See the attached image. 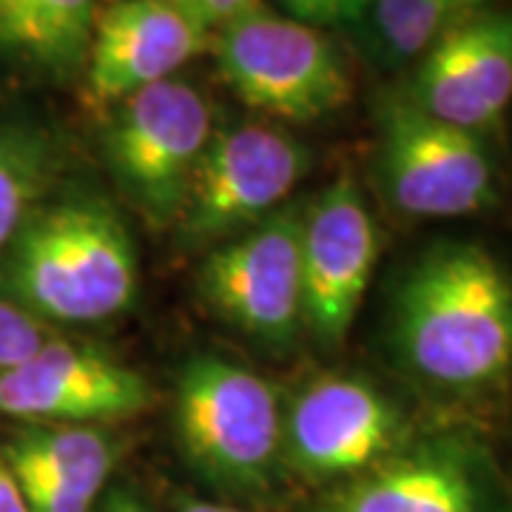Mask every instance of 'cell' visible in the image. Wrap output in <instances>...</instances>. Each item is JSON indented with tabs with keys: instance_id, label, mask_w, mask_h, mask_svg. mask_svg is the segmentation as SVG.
Masks as SVG:
<instances>
[{
	"instance_id": "6da1fadb",
	"label": "cell",
	"mask_w": 512,
	"mask_h": 512,
	"mask_svg": "<svg viewBox=\"0 0 512 512\" xmlns=\"http://www.w3.org/2000/svg\"><path fill=\"white\" fill-rule=\"evenodd\" d=\"M393 342L441 393L498 387L512 373V276L484 245H433L399 285Z\"/></svg>"
},
{
	"instance_id": "7a4b0ae2",
	"label": "cell",
	"mask_w": 512,
	"mask_h": 512,
	"mask_svg": "<svg viewBox=\"0 0 512 512\" xmlns=\"http://www.w3.org/2000/svg\"><path fill=\"white\" fill-rule=\"evenodd\" d=\"M3 282L43 322L97 325L126 313L140 288L137 248L106 200L40 205L9 245Z\"/></svg>"
},
{
	"instance_id": "3957f363",
	"label": "cell",
	"mask_w": 512,
	"mask_h": 512,
	"mask_svg": "<svg viewBox=\"0 0 512 512\" xmlns=\"http://www.w3.org/2000/svg\"><path fill=\"white\" fill-rule=\"evenodd\" d=\"M285 413L276 390L239 362L205 353L177 379L174 430L185 461L231 495L268 490L282 461Z\"/></svg>"
},
{
	"instance_id": "277c9868",
	"label": "cell",
	"mask_w": 512,
	"mask_h": 512,
	"mask_svg": "<svg viewBox=\"0 0 512 512\" xmlns=\"http://www.w3.org/2000/svg\"><path fill=\"white\" fill-rule=\"evenodd\" d=\"M222 80L248 109L285 123H316L350 100L339 49L316 26L256 6L214 37Z\"/></svg>"
},
{
	"instance_id": "5b68a950",
	"label": "cell",
	"mask_w": 512,
	"mask_h": 512,
	"mask_svg": "<svg viewBox=\"0 0 512 512\" xmlns=\"http://www.w3.org/2000/svg\"><path fill=\"white\" fill-rule=\"evenodd\" d=\"M214 137V111L197 86L163 80L120 103L106 134L114 180L148 222L171 225Z\"/></svg>"
},
{
	"instance_id": "8992f818",
	"label": "cell",
	"mask_w": 512,
	"mask_h": 512,
	"mask_svg": "<svg viewBox=\"0 0 512 512\" xmlns=\"http://www.w3.org/2000/svg\"><path fill=\"white\" fill-rule=\"evenodd\" d=\"M308 171L285 128L239 123L214 131L185 194L177 228L191 245H220L276 214Z\"/></svg>"
},
{
	"instance_id": "52a82bcc",
	"label": "cell",
	"mask_w": 512,
	"mask_h": 512,
	"mask_svg": "<svg viewBox=\"0 0 512 512\" xmlns=\"http://www.w3.org/2000/svg\"><path fill=\"white\" fill-rule=\"evenodd\" d=\"M379 171L390 202L407 217L456 220L495 200L493 157L481 134L430 117L407 94L382 109Z\"/></svg>"
},
{
	"instance_id": "ba28073f",
	"label": "cell",
	"mask_w": 512,
	"mask_h": 512,
	"mask_svg": "<svg viewBox=\"0 0 512 512\" xmlns=\"http://www.w3.org/2000/svg\"><path fill=\"white\" fill-rule=\"evenodd\" d=\"M302 211L282 205L268 220L214 245L197 274L205 305L271 348L291 345L305 328Z\"/></svg>"
},
{
	"instance_id": "9c48e42d",
	"label": "cell",
	"mask_w": 512,
	"mask_h": 512,
	"mask_svg": "<svg viewBox=\"0 0 512 512\" xmlns=\"http://www.w3.org/2000/svg\"><path fill=\"white\" fill-rule=\"evenodd\" d=\"M379 225L353 174H339L302 211V302L316 345L348 339L379 262Z\"/></svg>"
},
{
	"instance_id": "30bf717a",
	"label": "cell",
	"mask_w": 512,
	"mask_h": 512,
	"mask_svg": "<svg viewBox=\"0 0 512 512\" xmlns=\"http://www.w3.org/2000/svg\"><path fill=\"white\" fill-rule=\"evenodd\" d=\"M402 413L356 376H319L299 390L282 427V461L313 481H348L396 453Z\"/></svg>"
},
{
	"instance_id": "8fae6325",
	"label": "cell",
	"mask_w": 512,
	"mask_h": 512,
	"mask_svg": "<svg viewBox=\"0 0 512 512\" xmlns=\"http://www.w3.org/2000/svg\"><path fill=\"white\" fill-rule=\"evenodd\" d=\"M151 404L154 390L143 373L106 350L57 336L0 376V416L29 424L97 427L134 419Z\"/></svg>"
},
{
	"instance_id": "7c38bea8",
	"label": "cell",
	"mask_w": 512,
	"mask_h": 512,
	"mask_svg": "<svg viewBox=\"0 0 512 512\" xmlns=\"http://www.w3.org/2000/svg\"><path fill=\"white\" fill-rule=\"evenodd\" d=\"M407 97L430 117L481 134L512 100V12L484 9L421 55Z\"/></svg>"
},
{
	"instance_id": "4fadbf2b",
	"label": "cell",
	"mask_w": 512,
	"mask_h": 512,
	"mask_svg": "<svg viewBox=\"0 0 512 512\" xmlns=\"http://www.w3.org/2000/svg\"><path fill=\"white\" fill-rule=\"evenodd\" d=\"M208 32L165 0H111L94 18L86 55V94L120 106L205 52Z\"/></svg>"
},
{
	"instance_id": "5bb4252c",
	"label": "cell",
	"mask_w": 512,
	"mask_h": 512,
	"mask_svg": "<svg viewBox=\"0 0 512 512\" xmlns=\"http://www.w3.org/2000/svg\"><path fill=\"white\" fill-rule=\"evenodd\" d=\"M470 461L444 447L390 456L342 481L319 501V512H481Z\"/></svg>"
},
{
	"instance_id": "9a60e30c",
	"label": "cell",
	"mask_w": 512,
	"mask_h": 512,
	"mask_svg": "<svg viewBox=\"0 0 512 512\" xmlns=\"http://www.w3.org/2000/svg\"><path fill=\"white\" fill-rule=\"evenodd\" d=\"M97 0H0V55L49 77L83 72Z\"/></svg>"
},
{
	"instance_id": "2e32d148",
	"label": "cell",
	"mask_w": 512,
	"mask_h": 512,
	"mask_svg": "<svg viewBox=\"0 0 512 512\" xmlns=\"http://www.w3.org/2000/svg\"><path fill=\"white\" fill-rule=\"evenodd\" d=\"M3 458L12 470H35L103 498L117 464V444L100 427L29 424L6 447Z\"/></svg>"
},
{
	"instance_id": "e0dca14e",
	"label": "cell",
	"mask_w": 512,
	"mask_h": 512,
	"mask_svg": "<svg viewBox=\"0 0 512 512\" xmlns=\"http://www.w3.org/2000/svg\"><path fill=\"white\" fill-rule=\"evenodd\" d=\"M55 177V154L43 134L0 126V251L37 214Z\"/></svg>"
},
{
	"instance_id": "ac0fdd59",
	"label": "cell",
	"mask_w": 512,
	"mask_h": 512,
	"mask_svg": "<svg viewBox=\"0 0 512 512\" xmlns=\"http://www.w3.org/2000/svg\"><path fill=\"white\" fill-rule=\"evenodd\" d=\"M55 333L35 313L0 299V376L32 359Z\"/></svg>"
},
{
	"instance_id": "d6986e66",
	"label": "cell",
	"mask_w": 512,
	"mask_h": 512,
	"mask_svg": "<svg viewBox=\"0 0 512 512\" xmlns=\"http://www.w3.org/2000/svg\"><path fill=\"white\" fill-rule=\"evenodd\" d=\"M18 478L23 498L29 512H94L97 501L94 495L77 490L66 481H57L52 476H43L35 470H12Z\"/></svg>"
},
{
	"instance_id": "ffe728a7",
	"label": "cell",
	"mask_w": 512,
	"mask_h": 512,
	"mask_svg": "<svg viewBox=\"0 0 512 512\" xmlns=\"http://www.w3.org/2000/svg\"><path fill=\"white\" fill-rule=\"evenodd\" d=\"M165 3L174 6L188 20H194L205 32L222 29L225 23L242 18L251 9L262 6V0H165Z\"/></svg>"
},
{
	"instance_id": "44dd1931",
	"label": "cell",
	"mask_w": 512,
	"mask_h": 512,
	"mask_svg": "<svg viewBox=\"0 0 512 512\" xmlns=\"http://www.w3.org/2000/svg\"><path fill=\"white\" fill-rule=\"evenodd\" d=\"M94 512H154V510L148 507L143 495H137L134 490H128V487H114V490H109V493L97 501V510Z\"/></svg>"
},
{
	"instance_id": "7402d4cb",
	"label": "cell",
	"mask_w": 512,
	"mask_h": 512,
	"mask_svg": "<svg viewBox=\"0 0 512 512\" xmlns=\"http://www.w3.org/2000/svg\"><path fill=\"white\" fill-rule=\"evenodd\" d=\"M0 512H29L18 478L6 458H0Z\"/></svg>"
},
{
	"instance_id": "603a6c76",
	"label": "cell",
	"mask_w": 512,
	"mask_h": 512,
	"mask_svg": "<svg viewBox=\"0 0 512 512\" xmlns=\"http://www.w3.org/2000/svg\"><path fill=\"white\" fill-rule=\"evenodd\" d=\"M177 512H242V510L225 507V504H217V501H205V498H183V501L177 504Z\"/></svg>"
},
{
	"instance_id": "cb8c5ba5",
	"label": "cell",
	"mask_w": 512,
	"mask_h": 512,
	"mask_svg": "<svg viewBox=\"0 0 512 512\" xmlns=\"http://www.w3.org/2000/svg\"><path fill=\"white\" fill-rule=\"evenodd\" d=\"M370 6H373V0H339V9H342V18L345 23H356V20H362L370 12Z\"/></svg>"
}]
</instances>
